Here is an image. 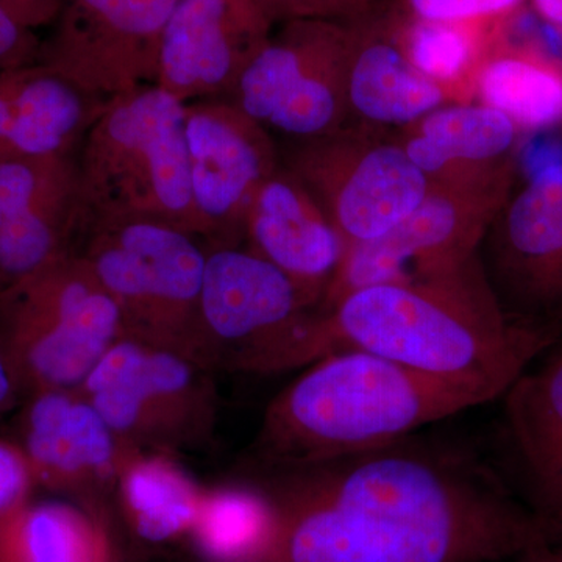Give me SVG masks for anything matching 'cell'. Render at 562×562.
I'll return each instance as SVG.
<instances>
[{
    "mask_svg": "<svg viewBox=\"0 0 562 562\" xmlns=\"http://www.w3.org/2000/svg\"><path fill=\"white\" fill-rule=\"evenodd\" d=\"M412 438L269 471L277 562H501L557 541L482 462Z\"/></svg>",
    "mask_w": 562,
    "mask_h": 562,
    "instance_id": "6da1fadb",
    "label": "cell"
},
{
    "mask_svg": "<svg viewBox=\"0 0 562 562\" xmlns=\"http://www.w3.org/2000/svg\"><path fill=\"white\" fill-rule=\"evenodd\" d=\"M558 341L506 317L476 254L449 271L361 288L312 313L266 362L262 375L360 350L475 384L497 401Z\"/></svg>",
    "mask_w": 562,
    "mask_h": 562,
    "instance_id": "7a4b0ae2",
    "label": "cell"
},
{
    "mask_svg": "<svg viewBox=\"0 0 562 562\" xmlns=\"http://www.w3.org/2000/svg\"><path fill=\"white\" fill-rule=\"evenodd\" d=\"M492 401L494 395L475 384L339 350L310 362L272 398L255 453L268 471L322 464L391 446Z\"/></svg>",
    "mask_w": 562,
    "mask_h": 562,
    "instance_id": "3957f363",
    "label": "cell"
},
{
    "mask_svg": "<svg viewBox=\"0 0 562 562\" xmlns=\"http://www.w3.org/2000/svg\"><path fill=\"white\" fill-rule=\"evenodd\" d=\"M76 162L85 224L161 222L205 239L192 199L184 103L157 85L103 106Z\"/></svg>",
    "mask_w": 562,
    "mask_h": 562,
    "instance_id": "277c9868",
    "label": "cell"
},
{
    "mask_svg": "<svg viewBox=\"0 0 562 562\" xmlns=\"http://www.w3.org/2000/svg\"><path fill=\"white\" fill-rule=\"evenodd\" d=\"M76 251L116 303L124 335L203 364L202 238L161 222L121 221L85 224Z\"/></svg>",
    "mask_w": 562,
    "mask_h": 562,
    "instance_id": "5b68a950",
    "label": "cell"
},
{
    "mask_svg": "<svg viewBox=\"0 0 562 562\" xmlns=\"http://www.w3.org/2000/svg\"><path fill=\"white\" fill-rule=\"evenodd\" d=\"M122 335L116 303L76 250L0 294V342L25 398L79 390Z\"/></svg>",
    "mask_w": 562,
    "mask_h": 562,
    "instance_id": "8992f818",
    "label": "cell"
},
{
    "mask_svg": "<svg viewBox=\"0 0 562 562\" xmlns=\"http://www.w3.org/2000/svg\"><path fill=\"white\" fill-rule=\"evenodd\" d=\"M211 372L180 351L122 335L79 390L125 449L173 457L213 439L217 394Z\"/></svg>",
    "mask_w": 562,
    "mask_h": 562,
    "instance_id": "52a82bcc",
    "label": "cell"
},
{
    "mask_svg": "<svg viewBox=\"0 0 562 562\" xmlns=\"http://www.w3.org/2000/svg\"><path fill=\"white\" fill-rule=\"evenodd\" d=\"M517 180L519 172L512 171L430 181L424 201L405 220L347 249L316 312L361 288L422 279L471 260Z\"/></svg>",
    "mask_w": 562,
    "mask_h": 562,
    "instance_id": "ba28073f",
    "label": "cell"
},
{
    "mask_svg": "<svg viewBox=\"0 0 562 562\" xmlns=\"http://www.w3.org/2000/svg\"><path fill=\"white\" fill-rule=\"evenodd\" d=\"M281 165L302 181L347 249L405 220L430 181L394 136L346 125L330 135L279 140Z\"/></svg>",
    "mask_w": 562,
    "mask_h": 562,
    "instance_id": "9c48e42d",
    "label": "cell"
},
{
    "mask_svg": "<svg viewBox=\"0 0 562 562\" xmlns=\"http://www.w3.org/2000/svg\"><path fill=\"white\" fill-rule=\"evenodd\" d=\"M349 47L350 21L281 22L225 99L277 140L330 135L349 120Z\"/></svg>",
    "mask_w": 562,
    "mask_h": 562,
    "instance_id": "30bf717a",
    "label": "cell"
},
{
    "mask_svg": "<svg viewBox=\"0 0 562 562\" xmlns=\"http://www.w3.org/2000/svg\"><path fill=\"white\" fill-rule=\"evenodd\" d=\"M479 258L509 321L562 339V158L519 177Z\"/></svg>",
    "mask_w": 562,
    "mask_h": 562,
    "instance_id": "8fae6325",
    "label": "cell"
},
{
    "mask_svg": "<svg viewBox=\"0 0 562 562\" xmlns=\"http://www.w3.org/2000/svg\"><path fill=\"white\" fill-rule=\"evenodd\" d=\"M294 280L244 244H209L201 294L203 364L260 373L316 312Z\"/></svg>",
    "mask_w": 562,
    "mask_h": 562,
    "instance_id": "7c38bea8",
    "label": "cell"
},
{
    "mask_svg": "<svg viewBox=\"0 0 562 562\" xmlns=\"http://www.w3.org/2000/svg\"><path fill=\"white\" fill-rule=\"evenodd\" d=\"M179 0H65L41 65L99 106L157 81L162 33Z\"/></svg>",
    "mask_w": 562,
    "mask_h": 562,
    "instance_id": "4fadbf2b",
    "label": "cell"
},
{
    "mask_svg": "<svg viewBox=\"0 0 562 562\" xmlns=\"http://www.w3.org/2000/svg\"><path fill=\"white\" fill-rule=\"evenodd\" d=\"M195 211L211 244H243L251 199L280 168L279 140L225 98L184 103Z\"/></svg>",
    "mask_w": 562,
    "mask_h": 562,
    "instance_id": "5bb4252c",
    "label": "cell"
},
{
    "mask_svg": "<svg viewBox=\"0 0 562 562\" xmlns=\"http://www.w3.org/2000/svg\"><path fill=\"white\" fill-rule=\"evenodd\" d=\"M36 486L99 513L131 450L80 390L41 391L21 405L18 439Z\"/></svg>",
    "mask_w": 562,
    "mask_h": 562,
    "instance_id": "9a60e30c",
    "label": "cell"
},
{
    "mask_svg": "<svg viewBox=\"0 0 562 562\" xmlns=\"http://www.w3.org/2000/svg\"><path fill=\"white\" fill-rule=\"evenodd\" d=\"M273 29L255 0H179L162 33L155 85L183 103L227 98Z\"/></svg>",
    "mask_w": 562,
    "mask_h": 562,
    "instance_id": "2e32d148",
    "label": "cell"
},
{
    "mask_svg": "<svg viewBox=\"0 0 562 562\" xmlns=\"http://www.w3.org/2000/svg\"><path fill=\"white\" fill-rule=\"evenodd\" d=\"M243 244L286 273L321 305L347 246L312 192L283 165L261 184L244 220Z\"/></svg>",
    "mask_w": 562,
    "mask_h": 562,
    "instance_id": "e0dca14e",
    "label": "cell"
},
{
    "mask_svg": "<svg viewBox=\"0 0 562 562\" xmlns=\"http://www.w3.org/2000/svg\"><path fill=\"white\" fill-rule=\"evenodd\" d=\"M502 401L524 503L562 542V339L532 362Z\"/></svg>",
    "mask_w": 562,
    "mask_h": 562,
    "instance_id": "ac0fdd59",
    "label": "cell"
},
{
    "mask_svg": "<svg viewBox=\"0 0 562 562\" xmlns=\"http://www.w3.org/2000/svg\"><path fill=\"white\" fill-rule=\"evenodd\" d=\"M347 125L395 136L431 111L457 103L414 68L391 38L380 11L350 21Z\"/></svg>",
    "mask_w": 562,
    "mask_h": 562,
    "instance_id": "d6986e66",
    "label": "cell"
},
{
    "mask_svg": "<svg viewBox=\"0 0 562 562\" xmlns=\"http://www.w3.org/2000/svg\"><path fill=\"white\" fill-rule=\"evenodd\" d=\"M394 138L428 181L520 172L525 136L480 102L447 103Z\"/></svg>",
    "mask_w": 562,
    "mask_h": 562,
    "instance_id": "ffe728a7",
    "label": "cell"
},
{
    "mask_svg": "<svg viewBox=\"0 0 562 562\" xmlns=\"http://www.w3.org/2000/svg\"><path fill=\"white\" fill-rule=\"evenodd\" d=\"M101 110L41 63L11 69L0 158L74 157Z\"/></svg>",
    "mask_w": 562,
    "mask_h": 562,
    "instance_id": "44dd1931",
    "label": "cell"
},
{
    "mask_svg": "<svg viewBox=\"0 0 562 562\" xmlns=\"http://www.w3.org/2000/svg\"><path fill=\"white\" fill-rule=\"evenodd\" d=\"M190 539L203 562H277L283 539L279 502L261 483L203 490Z\"/></svg>",
    "mask_w": 562,
    "mask_h": 562,
    "instance_id": "7402d4cb",
    "label": "cell"
},
{
    "mask_svg": "<svg viewBox=\"0 0 562 562\" xmlns=\"http://www.w3.org/2000/svg\"><path fill=\"white\" fill-rule=\"evenodd\" d=\"M472 99L501 111L524 136L557 131L562 127V63L492 36Z\"/></svg>",
    "mask_w": 562,
    "mask_h": 562,
    "instance_id": "603a6c76",
    "label": "cell"
},
{
    "mask_svg": "<svg viewBox=\"0 0 562 562\" xmlns=\"http://www.w3.org/2000/svg\"><path fill=\"white\" fill-rule=\"evenodd\" d=\"M114 495L135 539L165 546L190 538L203 490L172 454L131 450L122 462Z\"/></svg>",
    "mask_w": 562,
    "mask_h": 562,
    "instance_id": "cb8c5ba5",
    "label": "cell"
},
{
    "mask_svg": "<svg viewBox=\"0 0 562 562\" xmlns=\"http://www.w3.org/2000/svg\"><path fill=\"white\" fill-rule=\"evenodd\" d=\"M101 514L66 502H25L0 519V562H111Z\"/></svg>",
    "mask_w": 562,
    "mask_h": 562,
    "instance_id": "d4e9b609",
    "label": "cell"
},
{
    "mask_svg": "<svg viewBox=\"0 0 562 562\" xmlns=\"http://www.w3.org/2000/svg\"><path fill=\"white\" fill-rule=\"evenodd\" d=\"M398 49L414 68L441 85L457 103L473 102V79L487 54L494 24L425 21L379 9Z\"/></svg>",
    "mask_w": 562,
    "mask_h": 562,
    "instance_id": "484cf974",
    "label": "cell"
},
{
    "mask_svg": "<svg viewBox=\"0 0 562 562\" xmlns=\"http://www.w3.org/2000/svg\"><path fill=\"white\" fill-rule=\"evenodd\" d=\"M83 225L77 181L5 225L0 231V294L76 250Z\"/></svg>",
    "mask_w": 562,
    "mask_h": 562,
    "instance_id": "4316f807",
    "label": "cell"
},
{
    "mask_svg": "<svg viewBox=\"0 0 562 562\" xmlns=\"http://www.w3.org/2000/svg\"><path fill=\"white\" fill-rule=\"evenodd\" d=\"M76 181V155L0 158V231Z\"/></svg>",
    "mask_w": 562,
    "mask_h": 562,
    "instance_id": "83f0119b",
    "label": "cell"
},
{
    "mask_svg": "<svg viewBox=\"0 0 562 562\" xmlns=\"http://www.w3.org/2000/svg\"><path fill=\"white\" fill-rule=\"evenodd\" d=\"M527 3L528 0H390L384 5L395 13L425 21L494 24Z\"/></svg>",
    "mask_w": 562,
    "mask_h": 562,
    "instance_id": "f1b7e54d",
    "label": "cell"
},
{
    "mask_svg": "<svg viewBox=\"0 0 562 562\" xmlns=\"http://www.w3.org/2000/svg\"><path fill=\"white\" fill-rule=\"evenodd\" d=\"M35 480L20 447L0 439V519L31 501Z\"/></svg>",
    "mask_w": 562,
    "mask_h": 562,
    "instance_id": "f546056e",
    "label": "cell"
},
{
    "mask_svg": "<svg viewBox=\"0 0 562 562\" xmlns=\"http://www.w3.org/2000/svg\"><path fill=\"white\" fill-rule=\"evenodd\" d=\"M41 44L43 41L33 29L0 9V72L38 63Z\"/></svg>",
    "mask_w": 562,
    "mask_h": 562,
    "instance_id": "4dcf8cb0",
    "label": "cell"
},
{
    "mask_svg": "<svg viewBox=\"0 0 562 562\" xmlns=\"http://www.w3.org/2000/svg\"><path fill=\"white\" fill-rule=\"evenodd\" d=\"M273 24L294 20L351 21L347 0H255Z\"/></svg>",
    "mask_w": 562,
    "mask_h": 562,
    "instance_id": "1f68e13d",
    "label": "cell"
},
{
    "mask_svg": "<svg viewBox=\"0 0 562 562\" xmlns=\"http://www.w3.org/2000/svg\"><path fill=\"white\" fill-rule=\"evenodd\" d=\"M65 0H0V9L21 22L25 27L35 29L57 21Z\"/></svg>",
    "mask_w": 562,
    "mask_h": 562,
    "instance_id": "d6a6232c",
    "label": "cell"
},
{
    "mask_svg": "<svg viewBox=\"0 0 562 562\" xmlns=\"http://www.w3.org/2000/svg\"><path fill=\"white\" fill-rule=\"evenodd\" d=\"M25 401L20 376L14 371L9 353L0 342V417L13 412Z\"/></svg>",
    "mask_w": 562,
    "mask_h": 562,
    "instance_id": "836d02e7",
    "label": "cell"
},
{
    "mask_svg": "<svg viewBox=\"0 0 562 562\" xmlns=\"http://www.w3.org/2000/svg\"><path fill=\"white\" fill-rule=\"evenodd\" d=\"M528 5L541 20L562 33V0H528Z\"/></svg>",
    "mask_w": 562,
    "mask_h": 562,
    "instance_id": "e575fe53",
    "label": "cell"
},
{
    "mask_svg": "<svg viewBox=\"0 0 562 562\" xmlns=\"http://www.w3.org/2000/svg\"><path fill=\"white\" fill-rule=\"evenodd\" d=\"M519 562H562V542L549 541L528 550Z\"/></svg>",
    "mask_w": 562,
    "mask_h": 562,
    "instance_id": "d590c367",
    "label": "cell"
},
{
    "mask_svg": "<svg viewBox=\"0 0 562 562\" xmlns=\"http://www.w3.org/2000/svg\"><path fill=\"white\" fill-rule=\"evenodd\" d=\"M387 2L390 0H347V5H349L351 21H353L382 9Z\"/></svg>",
    "mask_w": 562,
    "mask_h": 562,
    "instance_id": "8d00e7d4",
    "label": "cell"
},
{
    "mask_svg": "<svg viewBox=\"0 0 562 562\" xmlns=\"http://www.w3.org/2000/svg\"><path fill=\"white\" fill-rule=\"evenodd\" d=\"M111 562H114V561H111Z\"/></svg>",
    "mask_w": 562,
    "mask_h": 562,
    "instance_id": "74e56055",
    "label": "cell"
}]
</instances>
